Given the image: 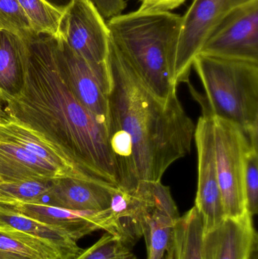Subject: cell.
<instances>
[{
    "label": "cell",
    "instance_id": "obj_16",
    "mask_svg": "<svg viewBox=\"0 0 258 259\" xmlns=\"http://www.w3.org/2000/svg\"><path fill=\"white\" fill-rule=\"evenodd\" d=\"M0 225L12 227L47 243L57 252L59 259L75 258L83 249L77 241L61 230L0 205Z\"/></svg>",
    "mask_w": 258,
    "mask_h": 259
},
{
    "label": "cell",
    "instance_id": "obj_14",
    "mask_svg": "<svg viewBox=\"0 0 258 259\" xmlns=\"http://www.w3.org/2000/svg\"><path fill=\"white\" fill-rule=\"evenodd\" d=\"M116 187L97 180L57 178L53 181L45 204L74 211H105L110 206Z\"/></svg>",
    "mask_w": 258,
    "mask_h": 259
},
{
    "label": "cell",
    "instance_id": "obj_17",
    "mask_svg": "<svg viewBox=\"0 0 258 259\" xmlns=\"http://www.w3.org/2000/svg\"><path fill=\"white\" fill-rule=\"evenodd\" d=\"M26 50L24 38L0 30V95L3 103L6 97L15 95L21 89Z\"/></svg>",
    "mask_w": 258,
    "mask_h": 259
},
{
    "label": "cell",
    "instance_id": "obj_19",
    "mask_svg": "<svg viewBox=\"0 0 258 259\" xmlns=\"http://www.w3.org/2000/svg\"><path fill=\"white\" fill-rule=\"evenodd\" d=\"M0 250L26 259H59L47 243L7 225H0Z\"/></svg>",
    "mask_w": 258,
    "mask_h": 259
},
{
    "label": "cell",
    "instance_id": "obj_21",
    "mask_svg": "<svg viewBox=\"0 0 258 259\" xmlns=\"http://www.w3.org/2000/svg\"><path fill=\"white\" fill-rule=\"evenodd\" d=\"M140 201L146 214L156 211L176 222L180 215L171 190L161 181H142L138 183L133 192Z\"/></svg>",
    "mask_w": 258,
    "mask_h": 259
},
{
    "label": "cell",
    "instance_id": "obj_31",
    "mask_svg": "<svg viewBox=\"0 0 258 259\" xmlns=\"http://www.w3.org/2000/svg\"><path fill=\"white\" fill-rule=\"evenodd\" d=\"M4 115V112H3V103L0 102V118Z\"/></svg>",
    "mask_w": 258,
    "mask_h": 259
},
{
    "label": "cell",
    "instance_id": "obj_12",
    "mask_svg": "<svg viewBox=\"0 0 258 259\" xmlns=\"http://www.w3.org/2000/svg\"><path fill=\"white\" fill-rule=\"evenodd\" d=\"M257 245V233L249 213L227 217L218 226L204 232L203 258L251 259Z\"/></svg>",
    "mask_w": 258,
    "mask_h": 259
},
{
    "label": "cell",
    "instance_id": "obj_10",
    "mask_svg": "<svg viewBox=\"0 0 258 259\" xmlns=\"http://www.w3.org/2000/svg\"><path fill=\"white\" fill-rule=\"evenodd\" d=\"M56 42L61 64L74 95L92 115L109 127V86L87 62L60 39Z\"/></svg>",
    "mask_w": 258,
    "mask_h": 259
},
{
    "label": "cell",
    "instance_id": "obj_8",
    "mask_svg": "<svg viewBox=\"0 0 258 259\" xmlns=\"http://www.w3.org/2000/svg\"><path fill=\"white\" fill-rule=\"evenodd\" d=\"M194 139L198 153V187L194 207L201 217L204 232H207L227 218L218 184L213 116L210 113L200 117Z\"/></svg>",
    "mask_w": 258,
    "mask_h": 259
},
{
    "label": "cell",
    "instance_id": "obj_32",
    "mask_svg": "<svg viewBox=\"0 0 258 259\" xmlns=\"http://www.w3.org/2000/svg\"><path fill=\"white\" fill-rule=\"evenodd\" d=\"M0 30H1V28H0ZM0 102H2V103H3V101H2L1 95H0Z\"/></svg>",
    "mask_w": 258,
    "mask_h": 259
},
{
    "label": "cell",
    "instance_id": "obj_28",
    "mask_svg": "<svg viewBox=\"0 0 258 259\" xmlns=\"http://www.w3.org/2000/svg\"><path fill=\"white\" fill-rule=\"evenodd\" d=\"M74 259H109V255L101 246V243L97 240L93 245L83 251Z\"/></svg>",
    "mask_w": 258,
    "mask_h": 259
},
{
    "label": "cell",
    "instance_id": "obj_20",
    "mask_svg": "<svg viewBox=\"0 0 258 259\" xmlns=\"http://www.w3.org/2000/svg\"><path fill=\"white\" fill-rule=\"evenodd\" d=\"M32 32L56 39L60 37L61 24L65 9L50 4L46 0H18Z\"/></svg>",
    "mask_w": 258,
    "mask_h": 259
},
{
    "label": "cell",
    "instance_id": "obj_9",
    "mask_svg": "<svg viewBox=\"0 0 258 259\" xmlns=\"http://www.w3.org/2000/svg\"><path fill=\"white\" fill-rule=\"evenodd\" d=\"M199 53L258 62V0H250L233 10L211 35Z\"/></svg>",
    "mask_w": 258,
    "mask_h": 259
},
{
    "label": "cell",
    "instance_id": "obj_7",
    "mask_svg": "<svg viewBox=\"0 0 258 259\" xmlns=\"http://www.w3.org/2000/svg\"><path fill=\"white\" fill-rule=\"evenodd\" d=\"M215 159L218 184L226 217L248 212L244 191V158L250 146L248 137L232 121L213 116Z\"/></svg>",
    "mask_w": 258,
    "mask_h": 259
},
{
    "label": "cell",
    "instance_id": "obj_11",
    "mask_svg": "<svg viewBox=\"0 0 258 259\" xmlns=\"http://www.w3.org/2000/svg\"><path fill=\"white\" fill-rule=\"evenodd\" d=\"M1 205L61 230L76 241L95 231H105L109 234L112 233L109 209L74 211L45 203L27 202H12Z\"/></svg>",
    "mask_w": 258,
    "mask_h": 259
},
{
    "label": "cell",
    "instance_id": "obj_30",
    "mask_svg": "<svg viewBox=\"0 0 258 259\" xmlns=\"http://www.w3.org/2000/svg\"><path fill=\"white\" fill-rule=\"evenodd\" d=\"M0 259H26L22 257L18 256L15 254L11 252H5V251L0 250Z\"/></svg>",
    "mask_w": 258,
    "mask_h": 259
},
{
    "label": "cell",
    "instance_id": "obj_29",
    "mask_svg": "<svg viewBox=\"0 0 258 259\" xmlns=\"http://www.w3.org/2000/svg\"><path fill=\"white\" fill-rule=\"evenodd\" d=\"M46 1L56 7L65 9L71 0H46Z\"/></svg>",
    "mask_w": 258,
    "mask_h": 259
},
{
    "label": "cell",
    "instance_id": "obj_3",
    "mask_svg": "<svg viewBox=\"0 0 258 259\" xmlns=\"http://www.w3.org/2000/svg\"><path fill=\"white\" fill-rule=\"evenodd\" d=\"M181 20L171 12L135 11L107 22L112 42L150 91L164 100L177 90L170 68Z\"/></svg>",
    "mask_w": 258,
    "mask_h": 259
},
{
    "label": "cell",
    "instance_id": "obj_22",
    "mask_svg": "<svg viewBox=\"0 0 258 259\" xmlns=\"http://www.w3.org/2000/svg\"><path fill=\"white\" fill-rule=\"evenodd\" d=\"M51 181H20L0 183V204L45 203Z\"/></svg>",
    "mask_w": 258,
    "mask_h": 259
},
{
    "label": "cell",
    "instance_id": "obj_27",
    "mask_svg": "<svg viewBox=\"0 0 258 259\" xmlns=\"http://www.w3.org/2000/svg\"><path fill=\"white\" fill-rule=\"evenodd\" d=\"M102 18L110 20L122 15L127 7L125 0H91Z\"/></svg>",
    "mask_w": 258,
    "mask_h": 259
},
{
    "label": "cell",
    "instance_id": "obj_26",
    "mask_svg": "<svg viewBox=\"0 0 258 259\" xmlns=\"http://www.w3.org/2000/svg\"><path fill=\"white\" fill-rule=\"evenodd\" d=\"M140 12H167L181 6L186 0H139Z\"/></svg>",
    "mask_w": 258,
    "mask_h": 259
},
{
    "label": "cell",
    "instance_id": "obj_15",
    "mask_svg": "<svg viewBox=\"0 0 258 259\" xmlns=\"http://www.w3.org/2000/svg\"><path fill=\"white\" fill-rule=\"evenodd\" d=\"M67 178L57 167L21 146L0 138V183Z\"/></svg>",
    "mask_w": 258,
    "mask_h": 259
},
{
    "label": "cell",
    "instance_id": "obj_24",
    "mask_svg": "<svg viewBox=\"0 0 258 259\" xmlns=\"http://www.w3.org/2000/svg\"><path fill=\"white\" fill-rule=\"evenodd\" d=\"M0 28L21 38L33 34L18 0H0Z\"/></svg>",
    "mask_w": 258,
    "mask_h": 259
},
{
    "label": "cell",
    "instance_id": "obj_18",
    "mask_svg": "<svg viewBox=\"0 0 258 259\" xmlns=\"http://www.w3.org/2000/svg\"><path fill=\"white\" fill-rule=\"evenodd\" d=\"M203 234L201 217L193 207L174 223L165 259H204Z\"/></svg>",
    "mask_w": 258,
    "mask_h": 259
},
{
    "label": "cell",
    "instance_id": "obj_6",
    "mask_svg": "<svg viewBox=\"0 0 258 259\" xmlns=\"http://www.w3.org/2000/svg\"><path fill=\"white\" fill-rule=\"evenodd\" d=\"M59 39L87 62L110 88V33L107 22L91 0H71L65 8Z\"/></svg>",
    "mask_w": 258,
    "mask_h": 259
},
{
    "label": "cell",
    "instance_id": "obj_2",
    "mask_svg": "<svg viewBox=\"0 0 258 259\" xmlns=\"http://www.w3.org/2000/svg\"><path fill=\"white\" fill-rule=\"evenodd\" d=\"M24 39L22 84L3 102L4 116L42 133L88 175L118 187L109 130L74 95L56 39L34 33Z\"/></svg>",
    "mask_w": 258,
    "mask_h": 259
},
{
    "label": "cell",
    "instance_id": "obj_25",
    "mask_svg": "<svg viewBox=\"0 0 258 259\" xmlns=\"http://www.w3.org/2000/svg\"><path fill=\"white\" fill-rule=\"evenodd\" d=\"M244 191L247 211L254 217L258 211V152L251 145L244 158Z\"/></svg>",
    "mask_w": 258,
    "mask_h": 259
},
{
    "label": "cell",
    "instance_id": "obj_1",
    "mask_svg": "<svg viewBox=\"0 0 258 259\" xmlns=\"http://www.w3.org/2000/svg\"><path fill=\"white\" fill-rule=\"evenodd\" d=\"M109 136L118 187L133 192L142 181H161L168 167L190 152L195 124L177 90L167 99L150 91L109 40Z\"/></svg>",
    "mask_w": 258,
    "mask_h": 259
},
{
    "label": "cell",
    "instance_id": "obj_4",
    "mask_svg": "<svg viewBox=\"0 0 258 259\" xmlns=\"http://www.w3.org/2000/svg\"><path fill=\"white\" fill-rule=\"evenodd\" d=\"M192 67L205 91L203 112L237 124L257 148L258 62L199 53Z\"/></svg>",
    "mask_w": 258,
    "mask_h": 259
},
{
    "label": "cell",
    "instance_id": "obj_23",
    "mask_svg": "<svg viewBox=\"0 0 258 259\" xmlns=\"http://www.w3.org/2000/svg\"><path fill=\"white\" fill-rule=\"evenodd\" d=\"M175 222L160 213H148L143 237L148 249V258L165 259Z\"/></svg>",
    "mask_w": 258,
    "mask_h": 259
},
{
    "label": "cell",
    "instance_id": "obj_5",
    "mask_svg": "<svg viewBox=\"0 0 258 259\" xmlns=\"http://www.w3.org/2000/svg\"><path fill=\"white\" fill-rule=\"evenodd\" d=\"M250 0H193L182 16L171 58V81L175 85L189 77L192 62L217 27L236 8Z\"/></svg>",
    "mask_w": 258,
    "mask_h": 259
},
{
    "label": "cell",
    "instance_id": "obj_13",
    "mask_svg": "<svg viewBox=\"0 0 258 259\" xmlns=\"http://www.w3.org/2000/svg\"><path fill=\"white\" fill-rule=\"evenodd\" d=\"M0 138L15 143L30 153L53 164L63 172L67 178L84 181H101L82 170L59 145L51 141L42 133L19 121L8 117H1Z\"/></svg>",
    "mask_w": 258,
    "mask_h": 259
}]
</instances>
